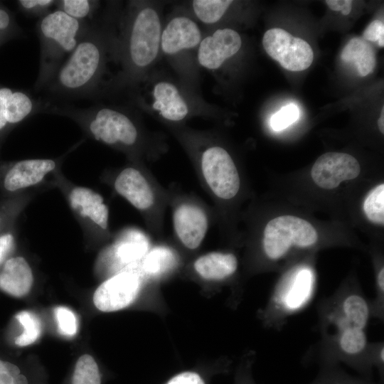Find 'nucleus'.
Here are the masks:
<instances>
[{
  "label": "nucleus",
  "mask_w": 384,
  "mask_h": 384,
  "mask_svg": "<svg viewBox=\"0 0 384 384\" xmlns=\"http://www.w3.org/2000/svg\"><path fill=\"white\" fill-rule=\"evenodd\" d=\"M317 313V353L325 364L341 361L358 368L372 366L366 333L371 304L358 287L346 284L324 298Z\"/></svg>",
  "instance_id": "1"
},
{
  "label": "nucleus",
  "mask_w": 384,
  "mask_h": 384,
  "mask_svg": "<svg viewBox=\"0 0 384 384\" xmlns=\"http://www.w3.org/2000/svg\"><path fill=\"white\" fill-rule=\"evenodd\" d=\"M109 55L117 57V38L92 21L79 43L44 88L54 100L92 99L102 91Z\"/></svg>",
  "instance_id": "2"
},
{
  "label": "nucleus",
  "mask_w": 384,
  "mask_h": 384,
  "mask_svg": "<svg viewBox=\"0 0 384 384\" xmlns=\"http://www.w3.org/2000/svg\"><path fill=\"white\" fill-rule=\"evenodd\" d=\"M46 113L68 117L90 138L122 151L134 159L142 142V133L134 118L125 110L105 105L78 108L50 102Z\"/></svg>",
  "instance_id": "3"
},
{
  "label": "nucleus",
  "mask_w": 384,
  "mask_h": 384,
  "mask_svg": "<svg viewBox=\"0 0 384 384\" xmlns=\"http://www.w3.org/2000/svg\"><path fill=\"white\" fill-rule=\"evenodd\" d=\"M122 36L117 38V59L122 63L123 78L135 80L156 59L162 32L158 11L150 6L132 3Z\"/></svg>",
  "instance_id": "4"
},
{
  "label": "nucleus",
  "mask_w": 384,
  "mask_h": 384,
  "mask_svg": "<svg viewBox=\"0 0 384 384\" xmlns=\"http://www.w3.org/2000/svg\"><path fill=\"white\" fill-rule=\"evenodd\" d=\"M92 21L73 18L58 9L38 18L36 30L40 42V63L36 92L42 91L76 48Z\"/></svg>",
  "instance_id": "5"
},
{
  "label": "nucleus",
  "mask_w": 384,
  "mask_h": 384,
  "mask_svg": "<svg viewBox=\"0 0 384 384\" xmlns=\"http://www.w3.org/2000/svg\"><path fill=\"white\" fill-rule=\"evenodd\" d=\"M316 290V277L309 264L297 265L278 281L261 312L265 325L281 330L289 318L304 310Z\"/></svg>",
  "instance_id": "6"
},
{
  "label": "nucleus",
  "mask_w": 384,
  "mask_h": 384,
  "mask_svg": "<svg viewBox=\"0 0 384 384\" xmlns=\"http://www.w3.org/2000/svg\"><path fill=\"white\" fill-rule=\"evenodd\" d=\"M50 186L57 188L63 195L87 241L98 242L110 238L109 208L100 193L74 183L65 176L61 169L53 174Z\"/></svg>",
  "instance_id": "7"
},
{
  "label": "nucleus",
  "mask_w": 384,
  "mask_h": 384,
  "mask_svg": "<svg viewBox=\"0 0 384 384\" xmlns=\"http://www.w3.org/2000/svg\"><path fill=\"white\" fill-rule=\"evenodd\" d=\"M319 241V234L306 220L292 215L277 216L266 224L262 235V250L266 259L279 262L293 250H307Z\"/></svg>",
  "instance_id": "8"
},
{
  "label": "nucleus",
  "mask_w": 384,
  "mask_h": 384,
  "mask_svg": "<svg viewBox=\"0 0 384 384\" xmlns=\"http://www.w3.org/2000/svg\"><path fill=\"white\" fill-rule=\"evenodd\" d=\"M82 141L75 144L57 158L24 159L14 161L0 160V192L12 195L39 188H50L53 174L61 166L65 157Z\"/></svg>",
  "instance_id": "9"
},
{
  "label": "nucleus",
  "mask_w": 384,
  "mask_h": 384,
  "mask_svg": "<svg viewBox=\"0 0 384 384\" xmlns=\"http://www.w3.org/2000/svg\"><path fill=\"white\" fill-rule=\"evenodd\" d=\"M199 169L205 185L216 198L228 201L237 196L240 188V175L233 159L223 147H206L200 156Z\"/></svg>",
  "instance_id": "10"
},
{
  "label": "nucleus",
  "mask_w": 384,
  "mask_h": 384,
  "mask_svg": "<svg viewBox=\"0 0 384 384\" xmlns=\"http://www.w3.org/2000/svg\"><path fill=\"white\" fill-rule=\"evenodd\" d=\"M102 180L142 214L149 216L158 205V192L152 181L135 163L127 164Z\"/></svg>",
  "instance_id": "11"
},
{
  "label": "nucleus",
  "mask_w": 384,
  "mask_h": 384,
  "mask_svg": "<svg viewBox=\"0 0 384 384\" xmlns=\"http://www.w3.org/2000/svg\"><path fill=\"white\" fill-rule=\"evenodd\" d=\"M50 105L46 98L0 85V148L12 129L36 114L46 113Z\"/></svg>",
  "instance_id": "12"
},
{
  "label": "nucleus",
  "mask_w": 384,
  "mask_h": 384,
  "mask_svg": "<svg viewBox=\"0 0 384 384\" xmlns=\"http://www.w3.org/2000/svg\"><path fill=\"white\" fill-rule=\"evenodd\" d=\"M262 46L273 60L289 71L304 70L313 62L314 52L311 46L279 28H271L265 33Z\"/></svg>",
  "instance_id": "13"
},
{
  "label": "nucleus",
  "mask_w": 384,
  "mask_h": 384,
  "mask_svg": "<svg viewBox=\"0 0 384 384\" xmlns=\"http://www.w3.org/2000/svg\"><path fill=\"white\" fill-rule=\"evenodd\" d=\"M142 284L140 274L132 270H121L104 281L95 290L93 301L102 311H114L132 304Z\"/></svg>",
  "instance_id": "14"
},
{
  "label": "nucleus",
  "mask_w": 384,
  "mask_h": 384,
  "mask_svg": "<svg viewBox=\"0 0 384 384\" xmlns=\"http://www.w3.org/2000/svg\"><path fill=\"white\" fill-rule=\"evenodd\" d=\"M172 223L174 233L181 243L189 250H195L208 233L209 217L201 205L184 200L174 206Z\"/></svg>",
  "instance_id": "15"
},
{
  "label": "nucleus",
  "mask_w": 384,
  "mask_h": 384,
  "mask_svg": "<svg viewBox=\"0 0 384 384\" xmlns=\"http://www.w3.org/2000/svg\"><path fill=\"white\" fill-rule=\"evenodd\" d=\"M360 172V164L354 156L346 153L330 151L316 160L311 170V177L319 188L332 190L343 181L357 178Z\"/></svg>",
  "instance_id": "16"
},
{
  "label": "nucleus",
  "mask_w": 384,
  "mask_h": 384,
  "mask_svg": "<svg viewBox=\"0 0 384 384\" xmlns=\"http://www.w3.org/2000/svg\"><path fill=\"white\" fill-rule=\"evenodd\" d=\"M241 46V37L237 31L228 28L217 29L202 38L198 46V62L205 69L217 70L235 55Z\"/></svg>",
  "instance_id": "17"
},
{
  "label": "nucleus",
  "mask_w": 384,
  "mask_h": 384,
  "mask_svg": "<svg viewBox=\"0 0 384 384\" xmlns=\"http://www.w3.org/2000/svg\"><path fill=\"white\" fill-rule=\"evenodd\" d=\"M202 38L201 31L193 20L176 16L162 29L160 50L167 55H175L198 47Z\"/></svg>",
  "instance_id": "18"
},
{
  "label": "nucleus",
  "mask_w": 384,
  "mask_h": 384,
  "mask_svg": "<svg viewBox=\"0 0 384 384\" xmlns=\"http://www.w3.org/2000/svg\"><path fill=\"white\" fill-rule=\"evenodd\" d=\"M152 107L164 119L177 122L184 119L189 107L178 88L168 81L157 82L152 90Z\"/></svg>",
  "instance_id": "19"
},
{
  "label": "nucleus",
  "mask_w": 384,
  "mask_h": 384,
  "mask_svg": "<svg viewBox=\"0 0 384 384\" xmlns=\"http://www.w3.org/2000/svg\"><path fill=\"white\" fill-rule=\"evenodd\" d=\"M33 272L22 256H11L0 269V290L14 297H22L31 290Z\"/></svg>",
  "instance_id": "20"
},
{
  "label": "nucleus",
  "mask_w": 384,
  "mask_h": 384,
  "mask_svg": "<svg viewBox=\"0 0 384 384\" xmlns=\"http://www.w3.org/2000/svg\"><path fill=\"white\" fill-rule=\"evenodd\" d=\"M147 243L145 239L137 233H127L122 235L100 257L99 264H111L114 272H118L124 267L139 260L146 252Z\"/></svg>",
  "instance_id": "21"
},
{
  "label": "nucleus",
  "mask_w": 384,
  "mask_h": 384,
  "mask_svg": "<svg viewBox=\"0 0 384 384\" xmlns=\"http://www.w3.org/2000/svg\"><path fill=\"white\" fill-rule=\"evenodd\" d=\"M202 278L222 281L233 276L238 267L237 257L231 252H211L199 257L193 264Z\"/></svg>",
  "instance_id": "22"
},
{
  "label": "nucleus",
  "mask_w": 384,
  "mask_h": 384,
  "mask_svg": "<svg viewBox=\"0 0 384 384\" xmlns=\"http://www.w3.org/2000/svg\"><path fill=\"white\" fill-rule=\"evenodd\" d=\"M341 58L343 62L352 64L361 77L372 73L376 65L375 51L363 38H351L343 47Z\"/></svg>",
  "instance_id": "23"
},
{
  "label": "nucleus",
  "mask_w": 384,
  "mask_h": 384,
  "mask_svg": "<svg viewBox=\"0 0 384 384\" xmlns=\"http://www.w3.org/2000/svg\"><path fill=\"white\" fill-rule=\"evenodd\" d=\"M36 191L1 195L0 197V234L16 222L34 198Z\"/></svg>",
  "instance_id": "24"
},
{
  "label": "nucleus",
  "mask_w": 384,
  "mask_h": 384,
  "mask_svg": "<svg viewBox=\"0 0 384 384\" xmlns=\"http://www.w3.org/2000/svg\"><path fill=\"white\" fill-rule=\"evenodd\" d=\"M233 3L231 0H194L192 8L201 22L213 24L222 18Z\"/></svg>",
  "instance_id": "25"
},
{
  "label": "nucleus",
  "mask_w": 384,
  "mask_h": 384,
  "mask_svg": "<svg viewBox=\"0 0 384 384\" xmlns=\"http://www.w3.org/2000/svg\"><path fill=\"white\" fill-rule=\"evenodd\" d=\"M71 384H101V373L94 358L88 354L77 361L70 380Z\"/></svg>",
  "instance_id": "26"
},
{
  "label": "nucleus",
  "mask_w": 384,
  "mask_h": 384,
  "mask_svg": "<svg viewBox=\"0 0 384 384\" xmlns=\"http://www.w3.org/2000/svg\"><path fill=\"white\" fill-rule=\"evenodd\" d=\"M100 1L93 0H58L55 8L70 17L85 21H92Z\"/></svg>",
  "instance_id": "27"
},
{
  "label": "nucleus",
  "mask_w": 384,
  "mask_h": 384,
  "mask_svg": "<svg viewBox=\"0 0 384 384\" xmlns=\"http://www.w3.org/2000/svg\"><path fill=\"white\" fill-rule=\"evenodd\" d=\"M15 319L23 327L22 333L15 339L16 345L26 346L34 343L41 336V324L38 316L28 311L18 312Z\"/></svg>",
  "instance_id": "28"
},
{
  "label": "nucleus",
  "mask_w": 384,
  "mask_h": 384,
  "mask_svg": "<svg viewBox=\"0 0 384 384\" xmlns=\"http://www.w3.org/2000/svg\"><path fill=\"white\" fill-rule=\"evenodd\" d=\"M363 210L367 219L377 225H384V184L373 188L366 195Z\"/></svg>",
  "instance_id": "29"
},
{
  "label": "nucleus",
  "mask_w": 384,
  "mask_h": 384,
  "mask_svg": "<svg viewBox=\"0 0 384 384\" xmlns=\"http://www.w3.org/2000/svg\"><path fill=\"white\" fill-rule=\"evenodd\" d=\"M174 261V255L171 251L165 247H156L145 257L142 269L149 275L157 276L172 267Z\"/></svg>",
  "instance_id": "30"
},
{
  "label": "nucleus",
  "mask_w": 384,
  "mask_h": 384,
  "mask_svg": "<svg viewBox=\"0 0 384 384\" xmlns=\"http://www.w3.org/2000/svg\"><path fill=\"white\" fill-rule=\"evenodd\" d=\"M299 111L297 105L289 104L274 113L270 119V125L273 130L281 131L297 121Z\"/></svg>",
  "instance_id": "31"
},
{
  "label": "nucleus",
  "mask_w": 384,
  "mask_h": 384,
  "mask_svg": "<svg viewBox=\"0 0 384 384\" xmlns=\"http://www.w3.org/2000/svg\"><path fill=\"white\" fill-rule=\"evenodd\" d=\"M0 384H29V380L17 365L0 358Z\"/></svg>",
  "instance_id": "32"
},
{
  "label": "nucleus",
  "mask_w": 384,
  "mask_h": 384,
  "mask_svg": "<svg viewBox=\"0 0 384 384\" xmlns=\"http://www.w3.org/2000/svg\"><path fill=\"white\" fill-rule=\"evenodd\" d=\"M55 0H18L19 9L31 17H43L55 6Z\"/></svg>",
  "instance_id": "33"
},
{
  "label": "nucleus",
  "mask_w": 384,
  "mask_h": 384,
  "mask_svg": "<svg viewBox=\"0 0 384 384\" xmlns=\"http://www.w3.org/2000/svg\"><path fill=\"white\" fill-rule=\"evenodd\" d=\"M57 324L60 333L67 336L75 335L78 322L75 314L65 306H57L54 310Z\"/></svg>",
  "instance_id": "34"
},
{
  "label": "nucleus",
  "mask_w": 384,
  "mask_h": 384,
  "mask_svg": "<svg viewBox=\"0 0 384 384\" xmlns=\"http://www.w3.org/2000/svg\"><path fill=\"white\" fill-rule=\"evenodd\" d=\"M22 29L16 23L13 14L0 3V35L6 38L20 36Z\"/></svg>",
  "instance_id": "35"
},
{
  "label": "nucleus",
  "mask_w": 384,
  "mask_h": 384,
  "mask_svg": "<svg viewBox=\"0 0 384 384\" xmlns=\"http://www.w3.org/2000/svg\"><path fill=\"white\" fill-rule=\"evenodd\" d=\"M16 224H15L0 234V269L12 256L16 245Z\"/></svg>",
  "instance_id": "36"
},
{
  "label": "nucleus",
  "mask_w": 384,
  "mask_h": 384,
  "mask_svg": "<svg viewBox=\"0 0 384 384\" xmlns=\"http://www.w3.org/2000/svg\"><path fill=\"white\" fill-rule=\"evenodd\" d=\"M368 42H377L378 46H384V23L383 21L374 20L365 29L363 37Z\"/></svg>",
  "instance_id": "37"
},
{
  "label": "nucleus",
  "mask_w": 384,
  "mask_h": 384,
  "mask_svg": "<svg viewBox=\"0 0 384 384\" xmlns=\"http://www.w3.org/2000/svg\"><path fill=\"white\" fill-rule=\"evenodd\" d=\"M166 384H205L201 377L194 372L181 373L172 378Z\"/></svg>",
  "instance_id": "38"
},
{
  "label": "nucleus",
  "mask_w": 384,
  "mask_h": 384,
  "mask_svg": "<svg viewBox=\"0 0 384 384\" xmlns=\"http://www.w3.org/2000/svg\"><path fill=\"white\" fill-rule=\"evenodd\" d=\"M325 3L331 10L341 11L344 16L348 15L352 9L353 1L351 0H326Z\"/></svg>",
  "instance_id": "39"
},
{
  "label": "nucleus",
  "mask_w": 384,
  "mask_h": 384,
  "mask_svg": "<svg viewBox=\"0 0 384 384\" xmlns=\"http://www.w3.org/2000/svg\"><path fill=\"white\" fill-rule=\"evenodd\" d=\"M324 380L325 382H322L319 384H360L358 383L353 382L350 380L341 379V378H334L332 379H330L329 378Z\"/></svg>",
  "instance_id": "40"
},
{
  "label": "nucleus",
  "mask_w": 384,
  "mask_h": 384,
  "mask_svg": "<svg viewBox=\"0 0 384 384\" xmlns=\"http://www.w3.org/2000/svg\"><path fill=\"white\" fill-rule=\"evenodd\" d=\"M378 126L380 132L384 134V107H383L380 116L378 120Z\"/></svg>",
  "instance_id": "41"
},
{
  "label": "nucleus",
  "mask_w": 384,
  "mask_h": 384,
  "mask_svg": "<svg viewBox=\"0 0 384 384\" xmlns=\"http://www.w3.org/2000/svg\"><path fill=\"white\" fill-rule=\"evenodd\" d=\"M7 39L0 35V46Z\"/></svg>",
  "instance_id": "42"
}]
</instances>
